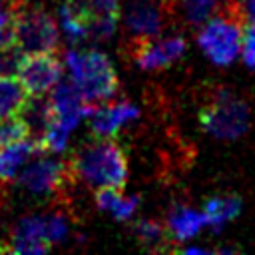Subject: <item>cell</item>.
I'll return each mask as SVG.
<instances>
[{
	"instance_id": "6da1fadb",
	"label": "cell",
	"mask_w": 255,
	"mask_h": 255,
	"mask_svg": "<svg viewBox=\"0 0 255 255\" xmlns=\"http://www.w3.org/2000/svg\"><path fill=\"white\" fill-rule=\"evenodd\" d=\"M74 179L90 187H120L128 181V159L118 141L112 137H96L82 143L68 159Z\"/></svg>"
},
{
	"instance_id": "7a4b0ae2",
	"label": "cell",
	"mask_w": 255,
	"mask_h": 255,
	"mask_svg": "<svg viewBox=\"0 0 255 255\" xmlns=\"http://www.w3.org/2000/svg\"><path fill=\"white\" fill-rule=\"evenodd\" d=\"M247 14L239 0H223L219 10L207 18L197 32V44L215 66H231L239 56Z\"/></svg>"
},
{
	"instance_id": "3957f363",
	"label": "cell",
	"mask_w": 255,
	"mask_h": 255,
	"mask_svg": "<svg viewBox=\"0 0 255 255\" xmlns=\"http://www.w3.org/2000/svg\"><path fill=\"white\" fill-rule=\"evenodd\" d=\"M64 66L70 74V82L78 88L82 98L98 106L102 102H108L118 92V74L110 62V58L96 50H68L64 56Z\"/></svg>"
},
{
	"instance_id": "277c9868",
	"label": "cell",
	"mask_w": 255,
	"mask_h": 255,
	"mask_svg": "<svg viewBox=\"0 0 255 255\" xmlns=\"http://www.w3.org/2000/svg\"><path fill=\"white\" fill-rule=\"evenodd\" d=\"M14 10V42L24 54L56 52L60 30L54 16L32 0H10Z\"/></svg>"
},
{
	"instance_id": "5b68a950",
	"label": "cell",
	"mask_w": 255,
	"mask_h": 255,
	"mask_svg": "<svg viewBox=\"0 0 255 255\" xmlns=\"http://www.w3.org/2000/svg\"><path fill=\"white\" fill-rule=\"evenodd\" d=\"M199 126L217 139H237L249 128V106L227 88H215L199 108Z\"/></svg>"
},
{
	"instance_id": "8992f818",
	"label": "cell",
	"mask_w": 255,
	"mask_h": 255,
	"mask_svg": "<svg viewBox=\"0 0 255 255\" xmlns=\"http://www.w3.org/2000/svg\"><path fill=\"white\" fill-rule=\"evenodd\" d=\"M38 155L40 157H36L32 161L28 159L24 163V167L18 171V175L14 179L16 185L34 197L62 199L74 181L68 161H62V159H56L50 155H42V151Z\"/></svg>"
},
{
	"instance_id": "52a82bcc",
	"label": "cell",
	"mask_w": 255,
	"mask_h": 255,
	"mask_svg": "<svg viewBox=\"0 0 255 255\" xmlns=\"http://www.w3.org/2000/svg\"><path fill=\"white\" fill-rule=\"evenodd\" d=\"M169 24V0H128L124 10V28L128 42L157 38Z\"/></svg>"
},
{
	"instance_id": "ba28073f",
	"label": "cell",
	"mask_w": 255,
	"mask_h": 255,
	"mask_svg": "<svg viewBox=\"0 0 255 255\" xmlns=\"http://www.w3.org/2000/svg\"><path fill=\"white\" fill-rule=\"evenodd\" d=\"M62 72H64V64H60L54 52L24 54L16 70L18 82L22 84L28 96L50 94L52 88L60 82Z\"/></svg>"
},
{
	"instance_id": "9c48e42d",
	"label": "cell",
	"mask_w": 255,
	"mask_h": 255,
	"mask_svg": "<svg viewBox=\"0 0 255 255\" xmlns=\"http://www.w3.org/2000/svg\"><path fill=\"white\" fill-rule=\"evenodd\" d=\"M187 42L183 36L147 38L128 42V56L141 70H163L175 64L185 54Z\"/></svg>"
},
{
	"instance_id": "30bf717a",
	"label": "cell",
	"mask_w": 255,
	"mask_h": 255,
	"mask_svg": "<svg viewBox=\"0 0 255 255\" xmlns=\"http://www.w3.org/2000/svg\"><path fill=\"white\" fill-rule=\"evenodd\" d=\"M8 253H46L52 249L46 235L44 215H24L20 217L12 231L8 243H4Z\"/></svg>"
},
{
	"instance_id": "8fae6325",
	"label": "cell",
	"mask_w": 255,
	"mask_h": 255,
	"mask_svg": "<svg viewBox=\"0 0 255 255\" xmlns=\"http://www.w3.org/2000/svg\"><path fill=\"white\" fill-rule=\"evenodd\" d=\"M88 22V38L104 42L112 38L120 22V0H74Z\"/></svg>"
},
{
	"instance_id": "7c38bea8",
	"label": "cell",
	"mask_w": 255,
	"mask_h": 255,
	"mask_svg": "<svg viewBox=\"0 0 255 255\" xmlns=\"http://www.w3.org/2000/svg\"><path fill=\"white\" fill-rule=\"evenodd\" d=\"M137 116L139 110L131 102L120 100V102H110L106 106L98 104L88 118L94 137H114L126 124L133 122Z\"/></svg>"
},
{
	"instance_id": "4fadbf2b",
	"label": "cell",
	"mask_w": 255,
	"mask_h": 255,
	"mask_svg": "<svg viewBox=\"0 0 255 255\" xmlns=\"http://www.w3.org/2000/svg\"><path fill=\"white\" fill-rule=\"evenodd\" d=\"M42 149L38 145V139L26 137L22 141H14L0 147V185H8L16 179L18 171L24 167L28 159L38 155ZM44 153V151H42Z\"/></svg>"
},
{
	"instance_id": "5bb4252c",
	"label": "cell",
	"mask_w": 255,
	"mask_h": 255,
	"mask_svg": "<svg viewBox=\"0 0 255 255\" xmlns=\"http://www.w3.org/2000/svg\"><path fill=\"white\" fill-rule=\"evenodd\" d=\"M223 0H169L171 22L179 20L187 28H199L207 18H211Z\"/></svg>"
},
{
	"instance_id": "9a60e30c",
	"label": "cell",
	"mask_w": 255,
	"mask_h": 255,
	"mask_svg": "<svg viewBox=\"0 0 255 255\" xmlns=\"http://www.w3.org/2000/svg\"><path fill=\"white\" fill-rule=\"evenodd\" d=\"M205 227V217L187 205H173L167 217V235L173 241H189Z\"/></svg>"
},
{
	"instance_id": "2e32d148",
	"label": "cell",
	"mask_w": 255,
	"mask_h": 255,
	"mask_svg": "<svg viewBox=\"0 0 255 255\" xmlns=\"http://www.w3.org/2000/svg\"><path fill=\"white\" fill-rule=\"evenodd\" d=\"M96 207L100 211L112 213L118 221H128L137 205H139V195H124L120 187H98L94 195Z\"/></svg>"
},
{
	"instance_id": "e0dca14e",
	"label": "cell",
	"mask_w": 255,
	"mask_h": 255,
	"mask_svg": "<svg viewBox=\"0 0 255 255\" xmlns=\"http://www.w3.org/2000/svg\"><path fill=\"white\" fill-rule=\"evenodd\" d=\"M58 24L64 34V38L70 44H80L88 40V22L82 14L80 6L74 0H62L58 4Z\"/></svg>"
},
{
	"instance_id": "ac0fdd59",
	"label": "cell",
	"mask_w": 255,
	"mask_h": 255,
	"mask_svg": "<svg viewBox=\"0 0 255 255\" xmlns=\"http://www.w3.org/2000/svg\"><path fill=\"white\" fill-rule=\"evenodd\" d=\"M241 211V199L235 195H225V197H211L203 205V217L205 225L211 227L213 231H219L227 221L235 219Z\"/></svg>"
},
{
	"instance_id": "d6986e66",
	"label": "cell",
	"mask_w": 255,
	"mask_h": 255,
	"mask_svg": "<svg viewBox=\"0 0 255 255\" xmlns=\"http://www.w3.org/2000/svg\"><path fill=\"white\" fill-rule=\"evenodd\" d=\"M28 94L14 76H0V120L18 116L28 102Z\"/></svg>"
},
{
	"instance_id": "ffe728a7",
	"label": "cell",
	"mask_w": 255,
	"mask_h": 255,
	"mask_svg": "<svg viewBox=\"0 0 255 255\" xmlns=\"http://www.w3.org/2000/svg\"><path fill=\"white\" fill-rule=\"evenodd\" d=\"M133 237L147 249H165V241L169 239L167 229L155 219H139L131 227Z\"/></svg>"
},
{
	"instance_id": "44dd1931",
	"label": "cell",
	"mask_w": 255,
	"mask_h": 255,
	"mask_svg": "<svg viewBox=\"0 0 255 255\" xmlns=\"http://www.w3.org/2000/svg\"><path fill=\"white\" fill-rule=\"evenodd\" d=\"M26 137H32V133H30L28 124L20 116L0 120V147L14 143V141H22Z\"/></svg>"
},
{
	"instance_id": "7402d4cb",
	"label": "cell",
	"mask_w": 255,
	"mask_h": 255,
	"mask_svg": "<svg viewBox=\"0 0 255 255\" xmlns=\"http://www.w3.org/2000/svg\"><path fill=\"white\" fill-rule=\"evenodd\" d=\"M44 219H46V235H48L50 245L66 241L68 229H70L66 213L64 211H50V213H44Z\"/></svg>"
},
{
	"instance_id": "603a6c76",
	"label": "cell",
	"mask_w": 255,
	"mask_h": 255,
	"mask_svg": "<svg viewBox=\"0 0 255 255\" xmlns=\"http://www.w3.org/2000/svg\"><path fill=\"white\" fill-rule=\"evenodd\" d=\"M241 58L243 64L253 70L255 68V18L247 20L243 26V36H241Z\"/></svg>"
},
{
	"instance_id": "cb8c5ba5",
	"label": "cell",
	"mask_w": 255,
	"mask_h": 255,
	"mask_svg": "<svg viewBox=\"0 0 255 255\" xmlns=\"http://www.w3.org/2000/svg\"><path fill=\"white\" fill-rule=\"evenodd\" d=\"M22 56H24V52L16 44L0 48V76H14Z\"/></svg>"
},
{
	"instance_id": "d4e9b609",
	"label": "cell",
	"mask_w": 255,
	"mask_h": 255,
	"mask_svg": "<svg viewBox=\"0 0 255 255\" xmlns=\"http://www.w3.org/2000/svg\"><path fill=\"white\" fill-rule=\"evenodd\" d=\"M16 44L14 42V10L12 4H8L0 12V48Z\"/></svg>"
},
{
	"instance_id": "484cf974",
	"label": "cell",
	"mask_w": 255,
	"mask_h": 255,
	"mask_svg": "<svg viewBox=\"0 0 255 255\" xmlns=\"http://www.w3.org/2000/svg\"><path fill=\"white\" fill-rule=\"evenodd\" d=\"M239 2H241L243 10H245L247 18L253 20V18H255V0H239Z\"/></svg>"
},
{
	"instance_id": "4316f807",
	"label": "cell",
	"mask_w": 255,
	"mask_h": 255,
	"mask_svg": "<svg viewBox=\"0 0 255 255\" xmlns=\"http://www.w3.org/2000/svg\"><path fill=\"white\" fill-rule=\"evenodd\" d=\"M183 253L193 255V253H211V251H209V249H205V247H191V245H189V247H185V249H183Z\"/></svg>"
},
{
	"instance_id": "83f0119b",
	"label": "cell",
	"mask_w": 255,
	"mask_h": 255,
	"mask_svg": "<svg viewBox=\"0 0 255 255\" xmlns=\"http://www.w3.org/2000/svg\"><path fill=\"white\" fill-rule=\"evenodd\" d=\"M8 4H10V0H0V12H2V10H4Z\"/></svg>"
}]
</instances>
